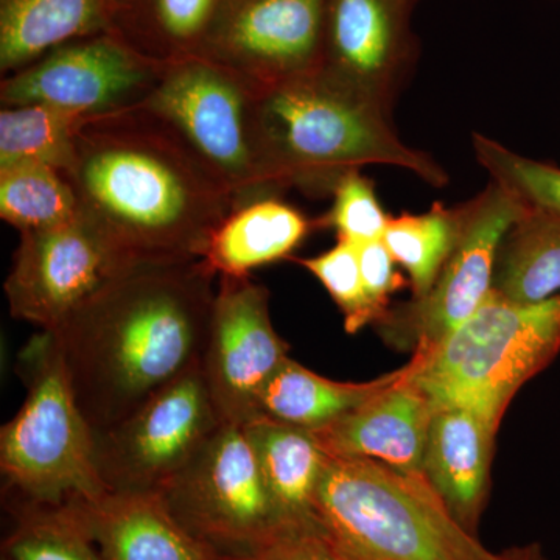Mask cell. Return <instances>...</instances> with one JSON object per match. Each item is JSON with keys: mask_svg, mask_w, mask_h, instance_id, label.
<instances>
[{"mask_svg": "<svg viewBox=\"0 0 560 560\" xmlns=\"http://www.w3.org/2000/svg\"><path fill=\"white\" fill-rule=\"evenodd\" d=\"M458 232V208L434 205L420 215L390 217L383 242L396 264L408 271L415 300L429 294L451 256Z\"/></svg>", "mask_w": 560, "mask_h": 560, "instance_id": "83f0119b", "label": "cell"}, {"mask_svg": "<svg viewBox=\"0 0 560 560\" xmlns=\"http://www.w3.org/2000/svg\"><path fill=\"white\" fill-rule=\"evenodd\" d=\"M215 278L202 260L132 268L50 330L94 433L201 366Z\"/></svg>", "mask_w": 560, "mask_h": 560, "instance_id": "6da1fadb", "label": "cell"}, {"mask_svg": "<svg viewBox=\"0 0 560 560\" xmlns=\"http://www.w3.org/2000/svg\"><path fill=\"white\" fill-rule=\"evenodd\" d=\"M18 374L25 400L0 430L7 495L61 504L105 493L94 431L77 404L54 331L33 335L18 355Z\"/></svg>", "mask_w": 560, "mask_h": 560, "instance_id": "8992f818", "label": "cell"}, {"mask_svg": "<svg viewBox=\"0 0 560 560\" xmlns=\"http://www.w3.org/2000/svg\"><path fill=\"white\" fill-rule=\"evenodd\" d=\"M477 160L499 184L529 208L560 215V168L514 153L497 140L474 135Z\"/></svg>", "mask_w": 560, "mask_h": 560, "instance_id": "f1b7e54d", "label": "cell"}, {"mask_svg": "<svg viewBox=\"0 0 560 560\" xmlns=\"http://www.w3.org/2000/svg\"><path fill=\"white\" fill-rule=\"evenodd\" d=\"M103 560H223L176 522L158 493L73 499Z\"/></svg>", "mask_w": 560, "mask_h": 560, "instance_id": "e0dca14e", "label": "cell"}, {"mask_svg": "<svg viewBox=\"0 0 560 560\" xmlns=\"http://www.w3.org/2000/svg\"><path fill=\"white\" fill-rule=\"evenodd\" d=\"M407 366L366 383H342L320 377L287 359L261 389L259 418L305 430H318L389 388L407 374Z\"/></svg>", "mask_w": 560, "mask_h": 560, "instance_id": "7402d4cb", "label": "cell"}, {"mask_svg": "<svg viewBox=\"0 0 560 560\" xmlns=\"http://www.w3.org/2000/svg\"><path fill=\"white\" fill-rule=\"evenodd\" d=\"M79 215L131 267L201 260L228 190L143 108L84 121L68 173Z\"/></svg>", "mask_w": 560, "mask_h": 560, "instance_id": "7a4b0ae2", "label": "cell"}, {"mask_svg": "<svg viewBox=\"0 0 560 560\" xmlns=\"http://www.w3.org/2000/svg\"><path fill=\"white\" fill-rule=\"evenodd\" d=\"M418 2L326 0L320 72L390 113L419 57Z\"/></svg>", "mask_w": 560, "mask_h": 560, "instance_id": "5bb4252c", "label": "cell"}, {"mask_svg": "<svg viewBox=\"0 0 560 560\" xmlns=\"http://www.w3.org/2000/svg\"><path fill=\"white\" fill-rule=\"evenodd\" d=\"M124 0H0V72L10 75L54 50L113 32Z\"/></svg>", "mask_w": 560, "mask_h": 560, "instance_id": "d6986e66", "label": "cell"}, {"mask_svg": "<svg viewBox=\"0 0 560 560\" xmlns=\"http://www.w3.org/2000/svg\"><path fill=\"white\" fill-rule=\"evenodd\" d=\"M289 345L272 327L270 291L248 278L221 276L201 374L221 422L248 425Z\"/></svg>", "mask_w": 560, "mask_h": 560, "instance_id": "7c38bea8", "label": "cell"}, {"mask_svg": "<svg viewBox=\"0 0 560 560\" xmlns=\"http://www.w3.org/2000/svg\"><path fill=\"white\" fill-rule=\"evenodd\" d=\"M243 429L280 515L285 521H313V499L329 459L315 434L261 416Z\"/></svg>", "mask_w": 560, "mask_h": 560, "instance_id": "44dd1931", "label": "cell"}, {"mask_svg": "<svg viewBox=\"0 0 560 560\" xmlns=\"http://www.w3.org/2000/svg\"><path fill=\"white\" fill-rule=\"evenodd\" d=\"M504 560V559H503Z\"/></svg>", "mask_w": 560, "mask_h": 560, "instance_id": "d590c367", "label": "cell"}, {"mask_svg": "<svg viewBox=\"0 0 560 560\" xmlns=\"http://www.w3.org/2000/svg\"><path fill=\"white\" fill-rule=\"evenodd\" d=\"M418 348L411 378L434 408H463L497 430L512 397L559 353L560 294L523 304L492 290L447 337Z\"/></svg>", "mask_w": 560, "mask_h": 560, "instance_id": "5b68a950", "label": "cell"}, {"mask_svg": "<svg viewBox=\"0 0 560 560\" xmlns=\"http://www.w3.org/2000/svg\"><path fill=\"white\" fill-rule=\"evenodd\" d=\"M11 529L3 555L11 560H103L75 501L61 504L7 495Z\"/></svg>", "mask_w": 560, "mask_h": 560, "instance_id": "d4e9b609", "label": "cell"}, {"mask_svg": "<svg viewBox=\"0 0 560 560\" xmlns=\"http://www.w3.org/2000/svg\"><path fill=\"white\" fill-rule=\"evenodd\" d=\"M246 560H350L313 521L283 523L256 555Z\"/></svg>", "mask_w": 560, "mask_h": 560, "instance_id": "1f68e13d", "label": "cell"}, {"mask_svg": "<svg viewBox=\"0 0 560 560\" xmlns=\"http://www.w3.org/2000/svg\"><path fill=\"white\" fill-rule=\"evenodd\" d=\"M86 120L49 105L5 106L0 110V167L31 162L68 173Z\"/></svg>", "mask_w": 560, "mask_h": 560, "instance_id": "484cf974", "label": "cell"}, {"mask_svg": "<svg viewBox=\"0 0 560 560\" xmlns=\"http://www.w3.org/2000/svg\"><path fill=\"white\" fill-rule=\"evenodd\" d=\"M132 268L79 215L60 226L21 234L3 290L13 318L55 330Z\"/></svg>", "mask_w": 560, "mask_h": 560, "instance_id": "8fae6325", "label": "cell"}, {"mask_svg": "<svg viewBox=\"0 0 560 560\" xmlns=\"http://www.w3.org/2000/svg\"><path fill=\"white\" fill-rule=\"evenodd\" d=\"M411 372L412 360L399 382L329 425L313 430L327 456L381 460L397 470L423 474V453L436 408L412 382Z\"/></svg>", "mask_w": 560, "mask_h": 560, "instance_id": "2e32d148", "label": "cell"}, {"mask_svg": "<svg viewBox=\"0 0 560 560\" xmlns=\"http://www.w3.org/2000/svg\"><path fill=\"white\" fill-rule=\"evenodd\" d=\"M2 560H11L10 558H7L5 555H2Z\"/></svg>", "mask_w": 560, "mask_h": 560, "instance_id": "e575fe53", "label": "cell"}, {"mask_svg": "<svg viewBox=\"0 0 560 560\" xmlns=\"http://www.w3.org/2000/svg\"><path fill=\"white\" fill-rule=\"evenodd\" d=\"M326 0H223L197 57L257 90L318 72Z\"/></svg>", "mask_w": 560, "mask_h": 560, "instance_id": "4fadbf2b", "label": "cell"}, {"mask_svg": "<svg viewBox=\"0 0 560 560\" xmlns=\"http://www.w3.org/2000/svg\"><path fill=\"white\" fill-rule=\"evenodd\" d=\"M526 208L493 180L478 197L458 206L455 245L433 289L401 312L420 348L440 342L488 300L501 242Z\"/></svg>", "mask_w": 560, "mask_h": 560, "instance_id": "9a60e30c", "label": "cell"}, {"mask_svg": "<svg viewBox=\"0 0 560 560\" xmlns=\"http://www.w3.org/2000/svg\"><path fill=\"white\" fill-rule=\"evenodd\" d=\"M493 291L523 304L560 294V215L526 208L501 242Z\"/></svg>", "mask_w": 560, "mask_h": 560, "instance_id": "cb8c5ba5", "label": "cell"}, {"mask_svg": "<svg viewBox=\"0 0 560 560\" xmlns=\"http://www.w3.org/2000/svg\"><path fill=\"white\" fill-rule=\"evenodd\" d=\"M501 556H503L504 560H548L537 545H529V547L525 548H514V550L503 552Z\"/></svg>", "mask_w": 560, "mask_h": 560, "instance_id": "836d02e7", "label": "cell"}, {"mask_svg": "<svg viewBox=\"0 0 560 560\" xmlns=\"http://www.w3.org/2000/svg\"><path fill=\"white\" fill-rule=\"evenodd\" d=\"M257 131L280 189L326 198L363 165L405 168L433 187L447 184L429 154L405 145L388 110L318 72L259 90Z\"/></svg>", "mask_w": 560, "mask_h": 560, "instance_id": "3957f363", "label": "cell"}, {"mask_svg": "<svg viewBox=\"0 0 560 560\" xmlns=\"http://www.w3.org/2000/svg\"><path fill=\"white\" fill-rule=\"evenodd\" d=\"M361 280L364 291L375 307L386 312L390 294L404 287L405 280L396 271V260L385 242L375 241L357 245Z\"/></svg>", "mask_w": 560, "mask_h": 560, "instance_id": "d6a6232c", "label": "cell"}, {"mask_svg": "<svg viewBox=\"0 0 560 560\" xmlns=\"http://www.w3.org/2000/svg\"><path fill=\"white\" fill-rule=\"evenodd\" d=\"M164 66L147 60L114 33L61 44L2 77L0 103L49 105L79 116H109L145 102Z\"/></svg>", "mask_w": 560, "mask_h": 560, "instance_id": "30bf717a", "label": "cell"}, {"mask_svg": "<svg viewBox=\"0 0 560 560\" xmlns=\"http://www.w3.org/2000/svg\"><path fill=\"white\" fill-rule=\"evenodd\" d=\"M497 430L463 408H436L422 471L464 529L475 534L488 492Z\"/></svg>", "mask_w": 560, "mask_h": 560, "instance_id": "ac0fdd59", "label": "cell"}, {"mask_svg": "<svg viewBox=\"0 0 560 560\" xmlns=\"http://www.w3.org/2000/svg\"><path fill=\"white\" fill-rule=\"evenodd\" d=\"M296 261L323 283L345 315L348 331L360 330L385 315V312L372 304L364 291L359 254L352 243L338 241L327 253Z\"/></svg>", "mask_w": 560, "mask_h": 560, "instance_id": "f546056e", "label": "cell"}, {"mask_svg": "<svg viewBox=\"0 0 560 560\" xmlns=\"http://www.w3.org/2000/svg\"><path fill=\"white\" fill-rule=\"evenodd\" d=\"M331 197L334 205L320 223L335 230L338 241L355 246L382 241L390 217L383 210L371 179L360 171L349 172Z\"/></svg>", "mask_w": 560, "mask_h": 560, "instance_id": "4dcf8cb0", "label": "cell"}, {"mask_svg": "<svg viewBox=\"0 0 560 560\" xmlns=\"http://www.w3.org/2000/svg\"><path fill=\"white\" fill-rule=\"evenodd\" d=\"M257 94L253 83L232 70L189 57L165 65L138 108L171 128L238 209L283 194L261 153Z\"/></svg>", "mask_w": 560, "mask_h": 560, "instance_id": "52a82bcc", "label": "cell"}, {"mask_svg": "<svg viewBox=\"0 0 560 560\" xmlns=\"http://www.w3.org/2000/svg\"><path fill=\"white\" fill-rule=\"evenodd\" d=\"M190 536L223 560H246L289 522L272 501L241 425L223 423L160 493Z\"/></svg>", "mask_w": 560, "mask_h": 560, "instance_id": "ba28073f", "label": "cell"}, {"mask_svg": "<svg viewBox=\"0 0 560 560\" xmlns=\"http://www.w3.org/2000/svg\"><path fill=\"white\" fill-rule=\"evenodd\" d=\"M0 217L20 234L49 230L79 217V201L65 172L49 165L0 167Z\"/></svg>", "mask_w": 560, "mask_h": 560, "instance_id": "4316f807", "label": "cell"}, {"mask_svg": "<svg viewBox=\"0 0 560 560\" xmlns=\"http://www.w3.org/2000/svg\"><path fill=\"white\" fill-rule=\"evenodd\" d=\"M223 0H124L114 35L156 65L197 57Z\"/></svg>", "mask_w": 560, "mask_h": 560, "instance_id": "603a6c76", "label": "cell"}, {"mask_svg": "<svg viewBox=\"0 0 560 560\" xmlns=\"http://www.w3.org/2000/svg\"><path fill=\"white\" fill-rule=\"evenodd\" d=\"M223 425L197 368L130 418L95 431V464L105 489L160 493Z\"/></svg>", "mask_w": 560, "mask_h": 560, "instance_id": "9c48e42d", "label": "cell"}, {"mask_svg": "<svg viewBox=\"0 0 560 560\" xmlns=\"http://www.w3.org/2000/svg\"><path fill=\"white\" fill-rule=\"evenodd\" d=\"M313 517L350 560H503L464 529L423 474L327 459Z\"/></svg>", "mask_w": 560, "mask_h": 560, "instance_id": "277c9868", "label": "cell"}, {"mask_svg": "<svg viewBox=\"0 0 560 560\" xmlns=\"http://www.w3.org/2000/svg\"><path fill=\"white\" fill-rule=\"evenodd\" d=\"M311 228L301 210L279 197L249 202L217 228L201 260L220 278H248L256 268L287 259Z\"/></svg>", "mask_w": 560, "mask_h": 560, "instance_id": "ffe728a7", "label": "cell"}]
</instances>
